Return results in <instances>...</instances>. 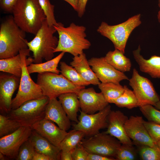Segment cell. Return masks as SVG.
I'll list each match as a JSON object with an SVG mask.
<instances>
[{"label":"cell","mask_w":160,"mask_h":160,"mask_svg":"<svg viewBox=\"0 0 160 160\" xmlns=\"http://www.w3.org/2000/svg\"><path fill=\"white\" fill-rule=\"evenodd\" d=\"M53 26L59 36L58 44L54 53L68 52L75 56L83 53L84 50L91 46L90 42L86 38V28L84 26L73 23L66 27L61 23Z\"/></svg>","instance_id":"obj_1"},{"label":"cell","mask_w":160,"mask_h":160,"mask_svg":"<svg viewBox=\"0 0 160 160\" xmlns=\"http://www.w3.org/2000/svg\"><path fill=\"white\" fill-rule=\"evenodd\" d=\"M12 13L15 22L20 29L34 35L46 19L38 0H19Z\"/></svg>","instance_id":"obj_2"},{"label":"cell","mask_w":160,"mask_h":160,"mask_svg":"<svg viewBox=\"0 0 160 160\" xmlns=\"http://www.w3.org/2000/svg\"><path fill=\"white\" fill-rule=\"evenodd\" d=\"M25 32L15 22L13 16L8 17L0 28V59L15 56L23 49H28Z\"/></svg>","instance_id":"obj_3"},{"label":"cell","mask_w":160,"mask_h":160,"mask_svg":"<svg viewBox=\"0 0 160 160\" xmlns=\"http://www.w3.org/2000/svg\"><path fill=\"white\" fill-rule=\"evenodd\" d=\"M56 32L54 26H49L46 19L34 38L28 41V48L33 52V63H40L43 59L47 61L53 58L58 41L54 36Z\"/></svg>","instance_id":"obj_4"},{"label":"cell","mask_w":160,"mask_h":160,"mask_svg":"<svg viewBox=\"0 0 160 160\" xmlns=\"http://www.w3.org/2000/svg\"><path fill=\"white\" fill-rule=\"evenodd\" d=\"M30 50L28 48L20 50L22 58V73L18 90L15 97L12 99L11 110L16 109L24 102L36 99L43 96L39 86L31 79L27 69V66L33 62V59L29 56Z\"/></svg>","instance_id":"obj_5"},{"label":"cell","mask_w":160,"mask_h":160,"mask_svg":"<svg viewBox=\"0 0 160 160\" xmlns=\"http://www.w3.org/2000/svg\"><path fill=\"white\" fill-rule=\"evenodd\" d=\"M140 17L141 15L139 14L129 18L124 22L112 25L102 22L97 31L111 41L115 49L124 54L129 36L133 30L141 23Z\"/></svg>","instance_id":"obj_6"},{"label":"cell","mask_w":160,"mask_h":160,"mask_svg":"<svg viewBox=\"0 0 160 160\" xmlns=\"http://www.w3.org/2000/svg\"><path fill=\"white\" fill-rule=\"evenodd\" d=\"M36 83L41 88L44 96L49 99L57 98L61 95L68 92L77 93L85 86L75 85L61 74L51 72L39 73Z\"/></svg>","instance_id":"obj_7"},{"label":"cell","mask_w":160,"mask_h":160,"mask_svg":"<svg viewBox=\"0 0 160 160\" xmlns=\"http://www.w3.org/2000/svg\"><path fill=\"white\" fill-rule=\"evenodd\" d=\"M49 98L43 96L27 101L17 108L12 110L7 116L23 126L31 127L44 118L46 106Z\"/></svg>","instance_id":"obj_8"},{"label":"cell","mask_w":160,"mask_h":160,"mask_svg":"<svg viewBox=\"0 0 160 160\" xmlns=\"http://www.w3.org/2000/svg\"><path fill=\"white\" fill-rule=\"evenodd\" d=\"M81 143L89 153L115 158L121 145L117 138L105 132L84 138Z\"/></svg>","instance_id":"obj_9"},{"label":"cell","mask_w":160,"mask_h":160,"mask_svg":"<svg viewBox=\"0 0 160 160\" xmlns=\"http://www.w3.org/2000/svg\"><path fill=\"white\" fill-rule=\"evenodd\" d=\"M111 110L109 105L97 113L92 114L86 113L80 110L79 122L72 124L73 129L83 132L87 137L97 135L100 133V129L107 128L108 117Z\"/></svg>","instance_id":"obj_10"},{"label":"cell","mask_w":160,"mask_h":160,"mask_svg":"<svg viewBox=\"0 0 160 160\" xmlns=\"http://www.w3.org/2000/svg\"><path fill=\"white\" fill-rule=\"evenodd\" d=\"M129 84L133 89L137 100L139 107L149 104L154 106L160 101V97L151 81L141 76L134 68Z\"/></svg>","instance_id":"obj_11"},{"label":"cell","mask_w":160,"mask_h":160,"mask_svg":"<svg viewBox=\"0 0 160 160\" xmlns=\"http://www.w3.org/2000/svg\"><path fill=\"white\" fill-rule=\"evenodd\" d=\"M33 129L22 126L14 132L0 138V152L7 158L15 159L21 145L30 136Z\"/></svg>","instance_id":"obj_12"},{"label":"cell","mask_w":160,"mask_h":160,"mask_svg":"<svg viewBox=\"0 0 160 160\" xmlns=\"http://www.w3.org/2000/svg\"><path fill=\"white\" fill-rule=\"evenodd\" d=\"M93 71L101 83L119 84L124 80H128L123 72L120 71L108 63L104 57H93L88 60Z\"/></svg>","instance_id":"obj_13"},{"label":"cell","mask_w":160,"mask_h":160,"mask_svg":"<svg viewBox=\"0 0 160 160\" xmlns=\"http://www.w3.org/2000/svg\"><path fill=\"white\" fill-rule=\"evenodd\" d=\"M142 116H132L128 118L124 125V129L128 137L137 146L156 145L144 125Z\"/></svg>","instance_id":"obj_14"},{"label":"cell","mask_w":160,"mask_h":160,"mask_svg":"<svg viewBox=\"0 0 160 160\" xmlns=\"http://www.w3.org/2000/svg\"><path fill=\"white\" fill-rule=\"evenodd\" d=\"M20 78L10 74L0 75V110L1 114L7 116L11 110L12 97L19 87Z\"/></svg>","instance_id":"obj_15"},{"label":"cell","mask_w":160,"mask_h":160,"mask_svg":"<svg viewBox=\"0 0 160 160\" xmlns=\"http://www.w3.org/2000/svg\"><path fill=\"white\" fill-rule=\"evenodd\" d=\"M81 111L92 114L99 111L109 105L102 92H96L92 87L84 88L77 93Z\"/></svg>","instance_id":"obj_16"},{"label":"cell","mask_w":160,"mask_h":160,"mask_svg":"<svg viewBox=\"0 0 160 160\" xmlns=\"http://www.w3.org/2000/svg\"><path fill=\"white\" fill-rule=\"evenodd\" d=\"M128 117L121 111H112L108 117L107 130L105 132L117 138L121 144H133L124 129Z\"/></svg>","instance_id":"obj_17"},{"label":"cell","mask_w":160,"mask_h":160,"mask_svg":"<svg viewBox=\"0 0 160 160\" xmlns=\"http://www.w3.org/2000/svg\"><path fill=\"white\" fill-rule=\"evenodd\" d=\"M31 127L53 145L59 148L60 144L68 132L60 128L53 122L44 118Z\"/></svg>","instance_id":"obj_18"},{"label":"cell","mask_w":160,"mask_h":160,"mask_svg":"<svg viewBox=\"0 0 160 160\" xmlns=\"http://www.w3.org/2000/svg\"><path fill=\"white\" fill-rule=\"evenodd\" d=\"M44 118L52 121L60 128L66 131L71 126L70 120L57 98L49 100L46 106Z\"/></svg>","instance_id":"obj_19"},{"label":"cell","mask_w":160,"mask_h":160,"mask_svg":"<svg viewBox=\"0 0 160 160\" xmlns=\"http://www.w3.org/2000/svg\"><path fill=\"white\" fill-rule=\"evenodd\" d=\"M140 51L139 45L137 48L132 52L133 57L140 71L152 78L160 79V56L153 55L146 59L140 54Z\"/></svg>","instance_id":"obj_20"},{"label":"cell","mask_w":160,"mask_h":160,"mask_svg":"<svg viewBox=\"0 0 160 160\" xmlns=\"http://www.w3.org/2000/svg\"><path fill=\"white\" fill-rule=\"evenodd\" d=\"M29 139L36 152L48 156L51 160H60L61 150L60 148L52 144L34 130L33 129Z\"/></svg>","instance_id":"obj_21"},{"label":"cell","mask_w":160,"mask_h":160,"mask_svg":"<svg viewBox=\"0 0 160 160\" xmlns=\"http://www.w3.org/2000/svg\"><path fill=\"white\" fill-rule=\"evenodd\" d=\"M70 65L76 69L85 80L90 84L98 85L101 83L91 68L86 55L84 52L79 55L74 56Z\"/></svg>","instance_id":"obj_22"},{"label":"cell","mask_w":160,"mask_h":160,"mask_svg":"<svg viewBox=\"0 0 160 160\" xmlns=\"http://www.w3.org/2000/svg\"><path fill=\"white\" fill-rule=\"evenodd\" d=\"M58 98L70 120L78 123L79 120L77 113L79 110L80 105L77 94L74 92L66 93L61 95Z\"/></svg>","instance_id":"obj_23"},{"label":"cell","mask_w":160,"mask_h":160,"mask_svg":"<svg viewBox=\"0 0 160 160\" xmlns=\"http://www.w3.org/2000/svg\"><path fill=\"white\" fill-rule=\"evenodd\" d=\"M104 58L108 63L123 73L128 72L131 69L132 64L130 60L118 49L108 52Z\"/></svg>","instance_id":"obj_24"},{"label":"cell","mask_w":160,"mask_h":160,"mask_svg":"<svg viewBox=\"0 0 160 160\" xmlns=\"http://www.w3.org/2000/svg\"><path fill=\"white\" fill-rule=\"evenodd\" d=\"M65 53L64 52H61L55 57L44 63H31L27 66L29 73L30 74L49 72L59 74L60 71L57 68L58 64Z\"/></svg>","instance_id":"obj_25"},{"label":"cell","mask_w":160,"mask_h":160,"mask_svg":"<svg viewBox=\"0 0 160 160\" xmlns=\"http://www.w3.org/2000/svg\"><path fill=\"white\" fill-rule=\"evenodd\" d=\"M20 54L9 58L0 59V71L20 77L22 73Z\"/></svg>","instance_id":"obj_26"},{"label":"cell","mask_w":160,"mask_h":160,"mask_svg":"<svg viewBox=\"0 0 160 160\" xmlns=\"http://www.w3.org/2000/svg\"><path fill=\"white\" fill-rule=\"evenodd\" d=\"M98 86L105 100L109 103H113L124 90V86H123L120 83H101Z\"/></svg>","instance_id":"obj_27"},{"label":"cell","mask_w":160,"mask_h":160,"mask_svg":"<svg viewBox=\"0 0 160 160\" xmlns=\"http://www.w3.org/2000/svg\"><path fill=\"white\" fill-rule=\"evenodd\" d=\"M85 137V134L83 132L73 129L68 132L61 142L59 148L63 152L73 151Z\"/></svg>","instance_id":"obj_28"},{"label":"cell","mask_w":160,"mask_h":160,"mask_svg":"<svg viewBox=\"0 0 160 160\" xmlns=\"http://www.w3.org/2000/svg\"><path fill=\"white\" fill-rule=\"evenodd\" d=\"M60 64L61 74L73 84L83 86L90 84L89 83L85 80L72 66L68 65L64 62L61 61Z\"/></svg>","instance_id":"obj_29"},{"label":"cell","mask_w":160,"mask_h":160,"mask_svg":"<svg viewBox=\"0 0 160 160\" xmlns=\"http://www.w3.org/2000/svg\"><path fill=\"white\" fill-rule=\"evenodd\" d=\"M124 87V92L113 103L118 107L126 108L129 109L139 107L137 100L133 91L126 85Z\"/></svg>","instance_id":"obj_30"},{"label":"cell","mask_w":160,"mask_h":160,"mask_svg":"<svg viewBox=\"0 0 160 160\" xmlns=\"http://www.w3.org/2000/svg\"><path fill=\"white\" fill-rule=\"evenodd\" d=\"M22 126L7 116L0 114V137L11 134Z\"/></svg>","instance_id":"obj_31"},{"label":"cell","mask_w":160,"mask_h":160,"mask_svg":"<svg viewBox=\"0 0 160 160\" xmlns=\"http://www.w3.org/2000/svg\"><path fill=\"white\" fill-rule=\"evenodd\" d=\"M139 147V153L143 160H160V150L156 145L151 147L142 145Z\"/></svg>","instance_id":"obj_32"},{"label":"cell","mask_w":160,"mask_h":160,"mask_svg":"<svg viewBox=\"0 0 160 160\" xmlns=\"http://www.w3.org/2000/svg\"><path fill=\"white\" fill-rule=\"evenodd\" d=\"M133 144H121L115 159L117 160H134L137 157L136 151Z\"/></svg>","instance_id":"obj_33"},{"label":"cell","mask_w":160,"mask_h":160,"mask_svg":"<svg viewBox=\"0 0 160 160\" xmlns=\"http://www.w3.org/2000/svg\"><path fill=\"white\" fill-rule=\"evenodd\" d=\"M46 17L48 25L50 26L56 25L58 24L55 19L54 9V6L49 0H38Z\"/></svg>","instance_id":"obj_34"},{"label":"cell","mask_w":160,"mask_h":160,"mask_svg":"<svg viewBox=\"0 0 160 160\" xmlns=\"http://www.w3.org/2000/svg\"><path fill=\"white\" fill-rule=\"evenodd\" d=\"M36 151L29 138L24 142L19 150L16 160H32Z\"/></svg>","instance_id":"obj_35"},{"label":"cell","mask_w":160,"mask_h":160,"mask_svg":"<svg viewBox=\"0 0 160 160\" xmlns=\"http://www.w3.org/2000/svg\"><path fill=\"white\" fill-rule=\"evenodd\" d=\"M139 108L140 111L148 121L160 124V111L154 108L153 105L149 104Z\"/></svg>","instance_id":"obj_36"},{"label":"cell","mask_w":160,"mask_h":160,"mask_svg":"<svg viewBox=\"0 0 160 160\" xmlns=\"http://www.w3.org/2000/svg\"><path fill=\"white\" fill-rule=\"evenodd\" d=\"M144 123L151 137L156 143L160 140V124L149 121L144 120Z\"/></svg>","instance_id":"obj_37"},{"label":"cell","mask_w":160,"mask_h":160,"mask_svg":"<svg viewBox=\"0 0 160 160\" xmlns=\"http://www.w3.org/2000/svg\"><path fill=\"white\" fill-rule=\"evenodd\" d=\"M89 153L81 142L73 151V160H87Z\"/></svg>","instance_id":"obj_38"},{"label":"cell","mask_w":160,"mask_h":160,"mask_svg":"<svg viewBox=\"0 0 160 160\" xmlns=\"http://www.w3.org/2000/svg\"><path fill=\"white\" fill-rule=\"evenodd\" d=\"M19 0H1L0 6L5 12L12 13V10Z\"/></svg>","instance_id":"obj_39"},{"label":"cell","mask_w":160,"mask_h":160,"mask_svg":"<svg viewBox=\"0 0 160 160\" xmlns=\"http://www.w3.org/2000/svg\"><path fill=\"white\" fill-rule=\"evenodd\" d=\"M114 158L105 156L99 154L89 153L87 160H116Z\"/></svg>","instance_id":"obj_40"},{"label":"cell","mask_w":160,"mask_h":160,"mask_svg":"<svg viewBox=\"0 0 160 160\" xmlns=\"http://www.w3.org/2000/svg\"><path fill=\"white\" fill-rule=\"evenodd\" d=\"M88 0H79L78 9L77 12L78 16L80 17H81L84 14Z\"/></svg>","instance_id":"obj_41"},{"label":"cell","mask_w":160,"mask_h":160,"mask_svg":"<svg viewBox=\"0 0 160 160\" xmlns=\"http://www.w3.org/2000/svg\"><path fill=\"white\" fill-rule=\"evenodd\" d=\"M32 160H51V159L48 156L36 151L33 155Z\"/></svg>","instance_id":"obj_42"},{"label":"cell","mask_w":160,"mask_h":160,"mask_svg":"<svg viewBox=\"0 0 160 160\" xmlns=\"http://www.w3.org/2000/svg\"><path fill=\"white\" fill-rule=\"evenodd\" d=\"M73 151L67 152L61 151L60 160H73L72 152Z\"/></svg>","instance_id":"obj_43"},{"label":"cell","mask_w":160,"mask_h":160,"mask_svg":"<svg viewBox=\"0 0 160 160\" xmlns=\"http://www.w3.org/2000/svg\"><path fill=\"white\" fill-rule=\"evenodd\" d=\"M69 3L74 10L77 12L79 5V0H63Z\"/></svg>","instance_id":"obj_44"},{"label":"cell","mask_w":160,"mask_h":160,"mask_svg":"<svg viewBox=\"0 0 160 160\" xmlns=\"http://www.w3.org/2000/svg\"><path fill=\"white\" fill-rule=\"evenodd\" d=\"M158 5L159 9L157 14V18L159 22L160 23V0H158Z\"/></svg>","instance_id":"obj_45"},{"label":"cell","mask_w":160,"mask_h":160,"mask_svg":"<svg viewBox=\"0 0 160 160\" xmlns=\"http://www.w3.org/2000/svg\"><path fill=\"white\" fill-rule=\"evenodd\" d=\"M5 157H6V156L1 152H0V160H4L5 159Z\"/></svg>","instance_id":"obj_46"},{"label":"cell","mask_w":160,"mask_h":160,"mask_svg":"<svg viewBox=\"0 0 160 160\" xmlns=\"http://www.w3.org/2000/svg\"><path fill=\"white\" fill-rule=\"evenodd\" d=\"M155 106L157 109L160 110V100L157 102L155 105Z\"/></svg>","instance_id":"obj_47"},{"label":"cell","mask_w":160,"mask_h":160,"mask_svg":"<svg viewBox=\"0 0 160 160\" xmlns=\"http://www.w3.org/2000/svg\"><path fill=\"white\" fill-rule=\"evenodd\" d=\"M156 144L158 148L160 150V140L157 142Z\"/></svg>","instance_id":"obj_48"},{"label":"cell","mask_w":160,"mask_h":160,"mask_svg":"<svg viewBox=\"0 0 160 160\" xmlns=\"http://www.w3.org/2000/svg\"><path fill=\"white\" fill-rule=\"evenodd\" d=\"M1 0H0V1H1Z\"/></svg>","instance_id":"obj_49"}]
</instances>
